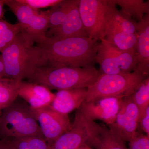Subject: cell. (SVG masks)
I'll list each match as a JSON object with an SVG mask.
<instances>
[{
  "label": "cell",
  "instance_id": "1",
  "mask_svg": "<svg viewBox=\"0 0 149 149\" xmlns=\"http://www.w3.org/2000/svg\"><path fill=\"white\" fill-rule=\"evenodd\" d=\"M100 43L88 37H46L42 42L36 44L40 52L38 67L94 66Z\"/></svg>",
  "mask_w": 149,
  "mask_h": 149
},
{
  "label": "cell",
  "instance_id": "2",
  "mask_svg": "<svg viewBox=\"0 0 149 149\" xmlns=\"http://www.w3.org/2000/svg\"><path fill=\"white\" fill-rule=\"evenodd\" d=\"M31 37L21 30L1 54L5 77L22 80L32 75L39 66L40 52Z\"/></svg>",
  "mask_w": 149,
  "mask_h": 149
},
{
  "label": "cell",
  "instance_id": "3",
  "mask_svg": "<svg viewBox=\"0 0 149 149\" xmlns=\"http://www.w3.org/2000/svg\"><path fill=\"white\" fill-rule=\"evenodd\" d=\"M100 75L95 66L90 67H39L27 79L48 89L62 90L88 88Z\"/></svg>",
  "mask_w": 149,
  "mask_h": 149
},
{
  "label": "cell",
  "instance_id": "4",
  "mask_svg": "<svg viewBox=\"0 0 149 149\" xmlns=\"http://www.w3.org/2000/svg\"><path fill=\"white\" fill-rule=\"evenodd\" d=\"M15 101L2 110L0 139L32 136L45 139L33 109L27 104Z\"/></svg>",
  "mask_w": 149,
  "mask_h": 149
},
{
  "label": "cell",
  "instance_id": "5",
  "mask_svg": "<svg viewBox=\"0 0 149 149\" xmlns=\"http://www.w3.org/2000/svg\"><path fill=\"white\" fill-rule=\"evenodd\" d=\"M146 78L136 70L127 74H100L95 83L88 88L85 102L105 97L131 95Z\"/></svg>",
  "mask_w": 149,
  "mask_h": 149
},
{
  "label": "cell",
  "instance_id": "6",
  "mask_svg": "<svg viewBox=\"0 0 149 149\" xmlns=\"http://www.w3.org/2000/svg\"><path fill=\"white\" fill-rule=\"evenodd\" d=\"M96 56L100 65V74H127L135 71L138 63V52L122 51L105 39L101 40Z\"/></svg>",
  "mask_w": 149,
  "mask_h": 149
},
{
  "label": "cell",
  "instance_id": "7",
  "mask_svg": "<svg viewBox=\"0 0 149 149\" xmlns=\"http://www.w3.org/2000/svg\"><path fill=\"white\" fill-rule=\"evenodd\" d=\"M113 0H80L79 13L88 37L101 41L105 38Z\"/></svg>",
  "mask_w": 149,
  "mask_h": 149
},
{
  "label": "cell",
  "instance_id": "8",
  "mask_svg": "<svg viewBox=\"0 0 149 149\" xmlns=\"http://www.w3.org/2000/svg\"><path fill=\"white\" fill-rule=\"evenodd\" d=\"M16 16L22 29L31 37L34 42L40 44L45 39L49 29V12H39L17 0H3Z\"/></svg>",
  "mask_w": 149,
  "mask_h": 149
},
{
  "label": "cell",
  "instance_id": "9",
  "mask_svg": "<svg viewBox=\"0 0 149 149\" xmlns=\"http://www.w3.org/2000/svg\"><path fill=\"white\" fill-rule=\"evenodd\" d=\"M100 125L87 117L78 109L71 129L63 133L51 145L52 149H77L84 144L90 146L97 136Z\"/></svg>",
  "mask_w": 149,
  "mask_h": 149
},
{
  "label": "cell",
  "instance_id": "10",
  "mask_svg": "<svg viewBox=\"0 0 149 149\" xmlns=\"http://www.w3.org/2000/svg\"><path fill=\"white\" fill-rule=\"evenodd\" d=\"M139 118V109L131 95L124 97L115 120L109 128L124 142H129L137 133Z\"/></svg>",
  "mask_w": 149,
  "mask_h": 149
},
{
  "label": "cell",
  "instance_id": "11",
  "mask_svg": "<svg viewBox=\"0 0 149 149\" xmlns=\"http://www.w3.org/2000/svg\"><path fill=\"white\" fill-rule=\"evenodd\" d=\"M33 111L44 139L50 146L60 136L71 129L72 124L68 114L59 113L49 107Z\"/></svg>",
  "mask_w": 149,
  "mask_h": 149
},
{
  "label": "cell",
  "instance_id": "12",
  "mask_svg": "<svg viewBox=\"0 0 149 149\" xmlns=\"http://www.w3.org/2000/svg\"><path fill=\"white\" fill-rule=\"evenodd\" d=\"M123 97H105L84 101L79 109L91 120H102L109 125L115 120Z\"/></svg>",
  "mask_w": 149,
  "mask_h": 149
},
{
  "label": "cell",
  "instance_id": "13",
  "mask_svg": "<svg viewBox=\"0 0 149 149\" xmlns=\"http://www.w3.org/2000/svg\"><path fill=\"white\" fill-rule=\"evenodd\" d=\"M80 0H71L67 15L63 24L46 37L64 39L73 37H88L80 18L79 10Z\"/></svg>",
  "mask_w": 149,
  "mask_h": 149
},
{
  "label": "cell",
  "instance_id": "14",
  "mask_svg": "<svg viewBox=\"0 0 149 149\" xmlns=\"http://www.w3.org/2000/svg\"><path fill=\"white\" fill-rule=\"evenodd\" d=\"M18 96L24 99L31 109H38L49 107L53 101L55 94L43 85L22 81Z\"/></svg>",
  "mask_w": 149,
  "mask_h": 149
},
{
  "label": "cell",
  "instance_id": "15",
  "mask_svg": "<svg viewBox=\"0 0 149 149\" xmlns=\"http://www.w3.org/2000/svg\"><path fill=\"white\" fill-rule=\"evenodd\" d=\"M87 93L88 88L60 90L55 94L49 107L59 113L68 114L80 107L86 100Z\"/></svg>",
  "mask_w": 149,
  "mask_h": 149
},
{
  "label": "cell",
  "instance_id": "16",
  "mask_svg": "<svg viewBox=\"0 0 149 149\" xmlns=\"http://www.w3.org/2000/svg\"><path fill=\"white\" fill-rule=\"evenodd\" d=\"M138 36V63L135 70L146 77L149 73V14L136 22Z\"/></svg>",
  "mask_w": 149,
  "mask_h": 149
},
{
  "label": "cell",
  "instance_id": "17",
  "mask_svg": "<svg viewBox=\"0 0 149 149\" xmlns=\"http://www.w3.org/2000/svg\"><path fill=\"white\" fill-rule=\"evenodd\" d=\"M116 5L120 6L121 13L127 18L138 21L143 19L149 14V1L143 0H113Z\"/></svg>",
  "mask_w": 149,
  "mask_h": 149
},
{
  "label": "cell",
  "instance_id": "18",
  "mask_svg": "<svg viewBox=\"0 0 149 149\" xmlns=\"http://www.w3.org/2000/svg\"><path fill=\"white\" fill-rule=\"evenodd\" d=\"M125 142L104 125L100 128L97 136L92 141L90 146L97 149H128Z\"/></svg>",
  "mask_w": 149,
  "mask_h": 149
},
{
  "label": "cell",
  "instance_id": "19",
  "mask_svg": "<svg viewBox=\"0 0 149 149\" xmlns=\"http://www.w3.org/2000/svg\"><path fill=\"white\" fill-rule=\"evenodd\" d=\"M105 39L121 50H135L138 52L136 33L128 34L117 29H111L107 32Z\"/></svg>",
  "mask_w": 149,
  "mask_h": 149
},
{
  "label": "cell",
  "instance_id": "20",
  "mask_svg": "<svg viewBox=\"0 0 149 149\" xmlns=\"http://www.w3.org/2000/svg\"><path fill=\"white\" fill-rule=\"evenodd\" d=\"M22 81L6 77L0 78V107L2 110L16 100Z\"/></svg>",
  "mask_w": 149,
  "mask_h": 149
},
{
  "label": "cell",
  "instance_id": "21",
  "mask_svg": "<svg viewBox=\"0 0 149 149\" xmlns=\"http://www.w3.org/2000/svg\"><path fill=\"white\" fill-rule=\"evenodd\" d=\"M136 22L127 18L119 11L116 8L114 1L113 0L107 32L110 29H114L120 30L128 34H136Z\"/></svg>",
  "mask_w": 149,
  "mask_h": 149
},
{
  "label": "cell",
  "instance_id": "22",
  "mask_svg": "<svg viewBox=\"0 0 149 149\" xmlns=\"http://www.w3.org/2000/svg\"><path fill=\"white\" fill-rule=\"evenodd\" d=\"M21 30L19 23L11 24L2 19H0V52L4 50L12 42Z\"/></svg>",
  "mask_w": 149,
  "mask_h": 149
},
{
  "label": "cell",
  "instance_id": "23",
  "mask_svg": "<svg viewBox=\"0 0 149 149\" xmlns=\"http://www.w3.org/2000/svg\"><path fill=\"white\" fill-rule=\"evenodd\" d=\"M10 139L16 149H52L45 139L38 136Z\"/></svg>",
  "mask_w": 149,
  "mask_h": 149
},
{
  "label": "cell",
  "instance_id": "24",
  "mask_svg": "<svg viewBox=\"0 0 149 149\" xmlns=\"http://www.w3.org/2000/svg\"><path fill=\"white\" fill-rule=\"evenodd\" d=\"M131 96L139 109V118L140 117L149 107V77L144 80Z\"/></svg>",
  "mask_w": 149,
  "mask_h": 149
},
{
  "label": "cell",
  "instance_id": "25",
  "mask_svg": "<svg viewBox=\"0 0 149 149\" xmlns=\"http://www.w3.org/2000/svg\"><path fill=\"white\" fill-rule=\"evenodd\" d=\"M18 2L38 10L39 9L52 7L61 1L62 0H17Z\"/></svg>",
  "mask_w": 149,
  "mask_h": 149
},
{
  "label": "cell",
  "instance_id": "26",
  "mask_svg": "<svg viewBox=\"0 0 149 149\" xmlns=\"http://www.w3.org/2000/svg\"><path fill=\"white\" fill-rule=\"evenodd\" d=\"M128 149H149V137L137 131L129 141Z\"/></svg>",
  "mask_w": 149,
  "mask_h": 149
},
{
  "label": "cell",
  "instance_id": "27",
  "mask_svg": "<svg viewBox=\"0 0 149 149\" xmlns=\"http://www.w3.org/2000/svg\"><path fill=\"white\" fill-rule=\"evenodd\" d=\"M139 127L149 137V107L139 118L138 128Z\"/></svg>",
  "mask_w": 149,
  "mask_h": 149
},
{
  "label": "cell",
  "instance_id": "28",
  "mask_svg": "<svg viewBox=\"0 0 149 149\" xmlns=\"http://www.w3.org/2000/svg\"><path fill=\"white\" fill-rule=\"evenodd\" d=\"M0 149H16L10 138L0 139Z\"/></svg>",
  "mask_w": 149,
  "mask_h": 149
},
{
  "label": "cell",
  "instance_id": "29",
  "mask_svg": "<svg viewBox=\"0 0 149 149\" xmlns=\"http://www.w3.org/2000/svg\"><path fill=\"white\" fill-rule=\"evenodd\" d=\"M5 77L4 67L1 56L0 55V78Z\"/></svg>",
  "mask_w": 149,
  "mask_h": 149
},
{
  "label": "cell",
  "instance_id": "30",
  "mask_svg": "<svg viewBox=\"0 0 149 149\" xmlns=\"http://www.w3.org/2000/svg\"><path fill=\"white\" fill-rule=\"evenodd\" d=\"M4 5L3 0H0V19L2 18L3 15V7Z\"/></svg>",
  "mask_w": 149,
  "mask_h": 149
},
{
  "label": "cell",
  "instance_id": "31",
  "mask_svg": "<svg viewBox=\"0 0 149 149\" xmlns=\"http://www.w3.org/2000/svg\"><path fill=\"white\" fill-rule=\"evenodd\" d=\"M77 149H93L90 146L87 145V144H84L82 145L81 146L79 147Z\"/></svg>",
  "mask_w": 149,
  "mask_h": 149
},
{
  "label": "cell",
  "instance_id": "32",
  "mask_svg": "<svg viewBox=\"0 0 149 149\" xmlns=\"http://www.w3.org/2000/svg\"><path fill=\"white\" fill-rule=\"evenodd\" d=\"M2 109L0 107V115H1V112Z\"/></svg>",
  "mask_w": 149,
  "mask_h": 149
}]
</instances>
